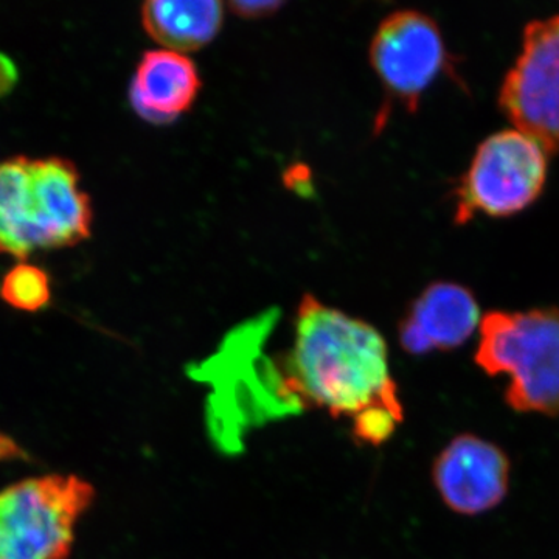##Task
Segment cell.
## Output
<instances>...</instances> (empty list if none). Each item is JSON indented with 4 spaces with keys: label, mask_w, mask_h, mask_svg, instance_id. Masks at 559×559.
<instances>
[{
    "label": "cell",
    "mask_w": 559,
    "mask_h": 559,
    "mask_svg": "<svg viewBox=\"0 0 559 559\" xmlns=\"http://www.w3.org/2000/svg\"><path fill=\"white\" fill-rule=\"evenodd\" d=\"M277 377L278 400L289 409L318 407L352 418L362 443H384L403 419L380 331L311 294L300 301L293 347Z\"/></svg>",
    "instance_id": "obj_1"
},
{
    "label": "cell",
    "mask_w": 559,
    "mask_h": 559,
    "mask_svg": "<svg viewBox=\"0 0 559 559\" xmlns=\"http://www.w3.org/2000/svg\"><path fill=\"white\" fill-rule=\"evenodd\" d=\"M91 200L72 162L13 157L0 162V253L25 260L91 235Z\"/></svg>",
    "instance_id": "obj_2"
},
{
    "label": "cell",
    "mask_w": 559,
    "mask_h": 559,
    "mask_svg": "<svg viewBox=\"0 0 559 559\" xmlns=\"http://www.w3.org/2000/svg\"><path fill=\"white\" fill-rule=\"evenodd\" d=\"M479 336L477 366L509 377L511 409L559 414V307L488 312Z\"/></svg>",
    "instance_id": "obj_3"
},
{
    "label": "cell",
    "mask_w": 559,
    "mask_h": 559,
    "mask_svg": "<svg viewBox=\"0 0 559 559\" xmlns=\"http://www.w3.org/2000/svg\"><path fill=\"white\" fill-rule=\"evenodd\" d=\"M94 488L75 476L21 481L0 492V559H68Z\"/></svg>",
    "instance_id": "obj_4"
},
{
    "label": "cell",
    "mask_w": 559,
    "mask_h": 559,
    "mask_svg": "<svg viewBox=\"0 0 559 559\" xmlns=\"http://www.w3.org/2000/svg\"><path fill=\"white\" fill-rule=\"evenodd\" d=\"M536 140L518 130L489 135L480 143L455 191L457 224L477 215L511 216L538 200L549 160Z\"/></svg>",
    "instance_id": "obj_5"
},
{
    "label": "cell",
    "mask_w": 559,
    "mask_h": 559,
    "mask_svg": "<svg viewBox=\"0 0 559 559\" xmlns=\"http://www.w3.org/2000/svg\"><path fill=\"white\" fill-rule=\"evenodd\" d=\"M499 106L518 131L559 151V14L530 22L520 57L500 87Z\"/></svg>",
    "instance_id": "obj_6"
},
{
    "label": "cell",
    "mask_w": 559,
    "mask_h": 559,
    "mask_svg": "<svg viewBox=\"0 0 559 559\" xmlns=\"http://www.w3.org/2000/svg\"><path fill=\"white\" fill-rule=\"evenodd\" d=\"M370 62L389 98L411 112L447 69L448 51L439 25L415 10L389 14L374 32Z\"/></svg>",
    "instance_id": "obj_7"
},
{
    "label": "cell",
    "mask_w": 559,
    "mask_h": 559,
    "mask_svg": "<svg viewBox=\"0 0 559 559\" xmlns=\"http://www.w3.org/2000/svg\"><path fill=\"white\" fill-rule=\"evenodd\" d=\"M433 481L451 510L469 516L485 513L509 491V457L487 440L460 436L437 457Z\"/></svg>",
    "instance_id": "obj_8"
},
{
    "label": "cell",
    "mask_w": 559,
    "mask_h": 559,
    "mask_svg": "<svg viewBox=\"0 0 559 559\" xmlns=\"http://www.w3.org/2000/svg\"><path fill=\"white\" fill-rule=\"evenodd\" d=\"M476 297L465 286L432 283L401 320L400 341L411 355L459 348L480 326Z\"/></svg>",
    "instance_id": "obj_9"
},
{
    "label": "cell",
    "mask_w": 559,
    "mask_h": 559,
    "mask_svg": "<svg viewBox=\"0 0 559 559\" xmlns=\"http://www.w3.org/2000/svg\"><path fill=\"white\" fill-rule=\"evenodd\" d=\"M201 91L194 62L171 50L146 51L132 80V108L150 123H171L191 109Z\"/></svg>",
    "instance_id": "obj_10"
},
{
    "label": "cell",
    "mask_w": 559,
    "mask_h": 559,
    "mask_svg": "<svg viewBox=\"0 0 559 559\" xmlns=\"http://www.w3.org/2000/svg\"><path fill=\"white\" fill-rule=\"evenodd\" d=\"M224 5L216 0H151L142 7L146 33L165 50L204 49L223 27Z\"/></svg>",
    "instance_id": "obj_11"
},
{
    "label": "cell",
    "mask_w": 559,
    "mask_h": 559,
    "mask_svg": "<svg viewBox=\"0 0 559 559\" xmlns=\"http://www.w3.org/2000/svg\"><path fill=\"white\" fill-rule=\"evenodd\" d=\"M0 296L16 310L38 311L50 300L49 275L33 264H17L3 278Z\"/></svg>",
    "instance_id": "obj_12"
},
{
    "label": "cell",
    "mask_w": 559,
    "mask_h": 559,
    "mask_svg": "<svg viewBox=\"0 0 559 559\" xmlns=\"http://www.w3.org/2000/svg\"><path fill=\"white\" fill-rule=\"evenodd\" d=\"M282 7L280 2H231L230 9L238 16L246 20H259V17L271 16Z\"/></svg>",
    "instance_id": "obj_13"
},
{
    "label": "cell",
    "mask_w": 559,
    "mask_h": 559,
    "mask_svg": "<svg viewBox=\"0 0 559 559\" xmlns=\"http://www.w3.org/2000/svg\"><path fill=\"white\" fill-rule=\"evenodd\" d=\"M17 76L20 73H17L16 64L7 55L0 53V98L13 91L17 83Z\"/></svg>",
    "instance_id": "obj_14"
},
{
    "label": "cell",
    "mask_w": 559,
    "mask_h": 559,
    "mask_svg": "<svg viewBox=\"0 0 559 559\" xmlns=\"http://www.w3.org/2000/svg\"><path fill=\"white\" fill-rule=\"evenodd\" d=\"M16 457H24V452H22L21 448L17 447L10 437L0 433V462H2V460Z\"/></svg>",
    "instance_id": "obj_15"
}]
</instances>
